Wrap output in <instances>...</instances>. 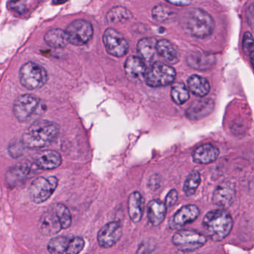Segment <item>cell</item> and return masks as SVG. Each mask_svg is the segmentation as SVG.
<instances>
[{"instance_id":"1","label":"cell","mask_w":254,"mask_h":254,"mask_svg":"<svg viewBox=\"0 0 254 254\" xmlns=\"http://www.w3.org/2000/svg\"><path fill=\"white\" fill-rule=\"evenodd\" d=\"M60 131L56 123L47 120H37L23 133L22 142L26 148H45L58 137Z\"/></svg>"},{"instance_id":"2","label":"cell","mask_w":254,"mask_h":254,"mask_svg":"<svg viewBox=\"0 0 254 254\" xmlns=\"http://www.w3.org/2000/svg\"><path fill=\"white\" fill-rule=\"evenodd\" d=\"M233 221L230 214L224 209L209 211L203 219L206 236L214 242L225 239L233 229Z\"/></svg>"},{"instance_id":"3","label":"cell","mask_w":254,"mask_h":254,"mask_svg":"<svg viewBox=\"0 0 254 254\" xmlns=\"http://www.w3.org/2000/svg\"><path fill=\"white\" fill-rule=\"evenodd\" d=\"M186 27L191 36L204 39L213 33L215 23L210 14L200 8H193L187 14Z\"/></svg>"},{"instance_id":"4","label":"cell","mask_w":254,"mask_h":254,"mask_svg":"<svg viewBox=\"0 0 254 254\" xmlns=\"http://www.w3.org/2000/svg\"><path fill=\"white\" fill-rule=\"evenodd\" d=\"M20 84L29 90H38L45 85L48 80L47 70L38 64L29 62L20 67L19 72Z\"/></svg>"},{"instance_id":"5","label":"cell","mask_w":254,"mask_h":254,"mask_svg":"<svg viewBox=\"0 0 254 254\" xmlns=\"http://www.w3.org/2000/svg\"><path fill=\"white\" fill-rule=\"evenodd\" d=\"M176 78V72L173 67L157 62L153 64L145 72L144 79L147 85L151 87H162L170 85Z\"/></svg>"},{"instance_id":"6","label":"cell","mask_w":254,"mask_h":254,"mask_svg":"<svg viewBox=\"0 0 254 254\" xmlns=\"http://www.w3.org/2000/svg\"><path fill=\"white\" fill-rule=\"evenodd\" d=\"M41 106V99L35 95H21L14 101L13 113L18 121L26 123L39 113Z\"/></svg>"},{"instance_id":"7","label":"cell","mask_w":254,"mask_h":254,"mask_svg":"<svg viewBox=\"0 0 254 254\" xmlns=\"http://www.w3.org/2000/svg\"><path fill=\"white\" fill-rule=\"evenodd\" d=\"M59 185L56 177H38L29 186V196L34 203L41 204L53 195Z\"/></svg>"},{"instance_id":"8","label":"cell","mask_w":254,"mask_h":254,"mask_svg":"<svg viewBox=\"0 0 254 254\" xmlns=\"http://www.w3.org/2000/svg\"><path fill=\"white\" fill-rule=\"evenodd\" d=\"M172 242L180 251L190 252L203 247L206 244V238L196 230H181L174 235Z\"/></svg>"},{"instance_id":"9","label":"cell","mask_w":254,"mask_h":254,"mask_svg":"<svg viewBox=\"0 0 254 254\" xmlns=\"http://www.w3.org/2000/svg\"><path fill=\"white\" fill-rule=\"evenodd\" d=\"M69 42L75 46H83L93 38V28L90 22L75 20L68 25L66 29Z\"/></svg>"},{"instance_id":"10","label":"cell","mask_w":254,"mask_h":254,"mask_svg":"<svg viewBox=\"0 0 254 254\" xmlns=\"http://www.w3.org/2000/svg\"><path fill=\"white\" fill-rule=\"evenodd\" d=\"M103 43L107 52L114 57H123L128 52V43L126 38L112 28L105 30L103 35Z\"/></svg>"},{"instance_id":"11","label":"cell","mask_w":254,"mask_h":254,"mask_svg":"<svg viewBox=\"0 0 254 254\" xmlns=\"http://www.w3.org/2000/svg\"><path fill=\"white\" fill-rule=\"evenodd\" d=\"M123 236V227L120 221H111L104 225L98 233L99 246L110 248L115 245Z\"/></svg>"},{"instance_id":"12","label":"cell","mask_w":254,"mask_h":254,"mask_svg":"<svg viewBox=\"0 0 254 254\" xmlns=\"http://www.w3.org/2000/svg\"><path fill=\"white\" fill-rule=\"evenodd\" d=\"M199 214L200 210L195 205H186L178 209L169 220V227L172 230H181L184 226L195 221Z\"/></svg>"},{"instance_id":"13","label":"cell","mask_w":254,"mask_h":254,"mask_svg":"<svg viewBox=\"0 0 254 254\" xmlns=\"http://www.w3.org/2000/svg\"><path fill=\"white\" fill-rule=\"evenodd\" d=\"M32 172L30 163H17L7 171L5 174V185L9 189L15 188L24 182Z\"/></svg>"},{"instance_id":"14","label":"cell","mask_w":254,"mask_h":254,"mask_svg":"<svg viewBox=\"0 0 254 254\" xmlns=\"http://www.w3.org/2000/svg\"><path fill=\"white\" fill-rule=\"evenodd\" d=\"M38 225L44 236H54L63 229L57 214L52 207L41 215Z\"/></svg>"},{"instance_id":"15","label":"cell","mask_w":254,"mask_h":254,"mask_svg":"<svg viewBox=\"0 0 254 254\" xmlns=\"http://www.w3.org/2000/svg\"><path fill=\"white\" fill-rule=\"evenodd\" d=\"M34 163L38 169L42 170H51L62 165V155L58 151L44 150L35 154Z\"/></svg>"},{"instance_id":"16","label":"cell","mask_w":254,"mask_h":254,"mask_svg":"<svg viewBox=\"0 0 254 254\" xmlns=\"http://www.w3.org/2000/svg\"><path fill=\"white\" fill-rule=\"evenodd\" d=\"M235 197L236 190L234 185L230 183H224L216 187L212 196V200L217 206L227 208L233 204Z\"/></svg>"},{"instance_id":"17","label":"cell","mask_w":254,"mask_h":254,"mask_svg":"<svg viewBox=\"0 0 254 254\" xmlns=\"http://www.w3.org/2000/svg\"><path fill=\"white\" fill-rule=\"evenodd\" d=\"M215 108V103L211 99H203L194 101L186 111L187 118L198 120L209 116Z\"/></svg>"},{"instance_id":"18","label":"cell","mask_w":254,"mask_h":254,"mask_svg":"<svg viewBox=\"0 0 254 254\" xmlns=\"http://www.w3.org/2000/svg\"><path fill=\"white\" fill-rule=\"evenodd\" d=\"M144 201L142 194L139 191H133L129 195L127 200V210L130 220L133 223L140 221L144 211Z\"/></svg>"},{"instance_id":"19","label":"cell","mask_w":254,"mask_h":254,"mask_svg":"<svg viewBox=\"0 0 254 254\" xmlns=\"http://www.w3.org/2000/svg\"><path fill=\"white\" fill-rule=\"evenodd\" d=\"M219 150L212 144L200 145L193 153V160L199 164H209L216 160Z\"/></svg>"},{"instance_id":"20","label":"cell","mask_w":254,"mask_h":254,"mask_svg":"<svg viewBox=\"0 0 254 254\" xmlns=\"http://www.w3.org/2000/svg\"><path fill=\"white\" fill-rule=\"evenodd\" d=\"M147 68L145 62L141 58L136 56H129L125 63V71L129 78L139 79L144 78Z\"/></svg>"},{"instance_id":"21","label":"cell","mask_w":254,"mask_h":254,"mask_svg":"<svg viewBox=\"0 0 254 254\" xmlns=\"http://www.w3.org/2000/svg\"><path fill=\"white\" fill-rule=\"evenodd\" d=\"M166 206L165 202L161 200H152L148 205V218L153 226H159L166 218Z\"/></svg>"},{"instance_id":"22","label":"cell","mask_w":254,"mask_h":254,"mask_svg":"<svg viewBox=\"0 0 254 254\" xmlns=\"http://www.w3.org/2000/svg\"><path fill=\"white\" fill-rule=\"evenodd\" d=\"M44 41L47 45L55 49L64 48L69 43L66 31L60 29L48 31L44 35Z\"/></svg>"},{"instance_id":"23","label":"cell","mask_w":254,"mask_h":254,"mask_svg":"<svg viewBox=\"0 0 254 254\" xmlns=\"http://www.w3.org/2000/svg\"><path fill=\"white\" fill-rule=\"evenodd\" d=\"M157 53L169 64H175L179 62V53L173 44L167 40L157 41Z\"/></svg>"},{"instance_id":"24","label":"cell","mask_w":254,"mask_h":254,"mask_svg":"<svg viewBox=\"0 0 254 254\" xmlns=\"http://www.w3.org/2000/svg\"><path fill=\"white\" fill-rule=\"evenodd\" d=\"M215 59L212 55L202 53H194L187 57V64L198 70H205L209 69L213 65Z\"/></svg>"},{"instance_id":"25","label":"cell","mask_w":254,"mask_h":254,"mask_svg":"<svg viewBox=\"0 0 254 254\" xmlns=\"http://www.w3.org/2000/svg\"><path fill=\"white\" fill-rule=\"evenodd\" d=\"M189 90L196 96L204 97L210 90L209 81L203 77L193 75L187 81Z\"/></svg>"},{"instance_id":"26","label":"cell","mask_w":254,"mask_h":254,"mask_svg":"<svg viewBox=\"0 0 254 254\" xmlns=\"http://www.w3.org/2000/svg\"><path fill=\"white\" fill-rule=\"evenodd\" d=\"M157 41L152 38H142L138 42L137 52L141 59L146 62L152 60L157 53Z\"/></svg>"},{"instance_id":"27","label":"cell","mask_w":254,"mask_h":254,"mask_svg":"<svg viewBox=\"0 0 254 254\" xmlns=\"http://www.w3.org/2000/svg\"><path fill=\"white\" fill-rule=\"evenodd\" d=\"M133 14L127 8L123 6H116L111 8L106 14V20L111 24H118L131 20Z\"/></svg>"},{"instance_id":"28","label":"cell","mask_w":254,"mask_h":254,"mask_svg":"<svg viewBox=\"0 0 254 254\" xmlns=\"http://www.w3.org/2000/svg\"><path fill=\"white\" fill-rule=\"evenodd\" d=\"M72 237L66 236H58L53 237L47 245L50 254H64L67 251Z\"/></svg>"},{"instance_id":"29","label":"cell","mask_w":254,"mask_h":254,"mask_svg":"<svg viewBox=\"0 0 254 254\" xmlns=\"http://www.w3.org/2000/svg\"><path fill=\"white\" fill-rule=\"evenodd\" d=\"M171 96L172 100L177 105H183L190 99V93L187 90L185 84L183 83H176L174 84L171 90Z\"/></svg>"},{"instance_id":"30","label":"cell","mask_w":254,"mask_h":254,"mask_svg":"<svg viewBox=\"0 0 254 254\" xmlns=\"http://www.w3.org/2000/svg\"><path fill=\"white\" fill-rule=\"evenodd\" d=\"M52 208L57 214L58 217L62 223V228H69L72 224V215H71L69 209L62 203H56V204L53 205Z\"/></svg>"},{"instance_id":"31","label":"cell","mask_w":254,"mask_h":254,"mask_svg":"<svg viewBox=\"0 0 254 254\" xmlns=\"http://www.w3.org/2000/svg\"><path fill=\"white\" fill-rule=\"evenodd\" d=\"M200 184V175L197 171H193L187 177L184 185V191L187 196L193 195Z\"/></svg>"},{"instance_id":"32","label":"cell","mask_w":254,"mask_h":254,"mask_svg":"<svg viewBox=\"0 0 254 254\" xmlns=\"http://www.w3.org/2000/svg\"><path fill=\"white\" fill-rule=\"evenodd\" d=\"M175 16V13L164 5H158L152 10V17L159 22H164L170 20Z\"/></svg>"},{"instance_id":"33","label":"cell","mask_w":254,"mask_h":254,"mask_svg":"<svg viewBox=\"0 0 254 254\" xmlns=\"http://www.w3.org/2000/svg\"><path fill=\"white\" fill-rule=\"evenodd\" d=\"M85 242L81 236L72 237L66 254H79L84 249Z\"/></svg>"},{"instance_id":"34","label":"cell","mask_w":254,"mask_h":254,"mask_svg":"<svg viewBox=\"0 0 254 254\" xmlns=\"http://www.w3.org/2000/svg\"><path fill=\"white\" fill-rule=\"evenodd\" d=\"M25 148L26 147L23 145L22 140L20 142L14 141V142H11L10 143L9 146H8V154H10L11 157L17 158V157H20L23 154Z\"/></svg>"},{"instance_id":"35","label":"cell","mask_w":254,"mask_h":254,"mask_svg":"<svg viewBox=\"0 0 254 254\" xmlns=\"http://www.w3.org/2000/svg\"><path fill=\"white\" fill-rule=\"evenodd\" d=\"M156 249V245L154 242L148 240H144L139 244L136 254H154Z\"/></svg>"},{"instance_id":"36","label":"cell","mask_w":254,"mask_h":254,"mask_svg":"<svg viewBox=\"0 0 254 254\" xmlns=\"http://www.w3.org/2000/svg\"><path fill=\"white\" fill-rule=\"evenodd\" d=\"M242 47L246 54L251 55L254 50V38L250 32H245L242 41Z\"/></svg>"},{"instance_id":"37","label":"cell","mask_w":254,"mask_h":254,"mask_svg":"<svg viewBox=\"0 0 254 254\" xmlns=\"http://www.w3.org/2000/svg\"><path fill=\"white\" fill-rule=\"evenodd\" d=\"M26 3L27 2H25V1H16V2L11 1L8 3V7H9L10 10L17 13L19 15H23L28 11Z\"/></svg>"},{"instance_id":"38","label":"cell","mask_w":254,"mask_h":254,"mask_svg":"<svg viewBox=\"0 0 254 254\" xmlns=\"http://www.w3.org/2000/svg\"><path fill=\"white\" fill-rule=\"evenodd\" d=\"M178 191L175 190H170L165 199V203H166V206L171 207V206H174L178 200Z\"/></svg>"},{"instance_id":"39","label":"cell","mask_w":254,"mask_h":254,"mask_svg":"<svg viewBox=\"0 0 254 254\" xmlns=\"http://www.w3.org/2000/svg\"><path fill=\"white\" fill-rule=\"evenodd\" d=\"M168 2L172 5H178V6H186V5H190L191 2H188V1H168Z\"/></svg>"},{"instance_id":"40","label":"cell","mask_w":254,"mask_h":254,"mask_svg":"<svg viewBox=\"0 0 254 254\" xmlns=\"http://www.w3.org/2000/svg\"><path fill=\"white\" fill-rule=\"evenodd\" d=\"M250 57H251V62L252 64L253 67L254 69V50L252 52L251 55H250Z\"/></svg>"}]
</instances>
